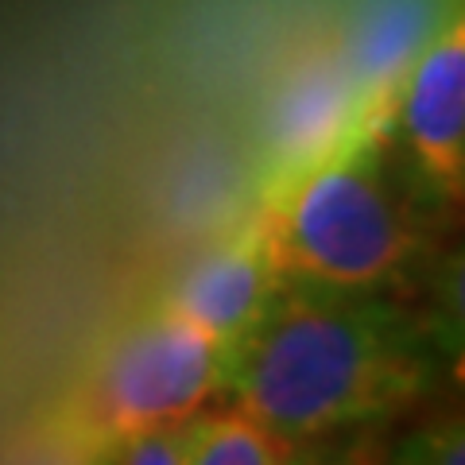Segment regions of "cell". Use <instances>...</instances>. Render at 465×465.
Returning <instances> with one entry per match:
<instances>
[{
    "mask_svg": "<svg viewBox=\"0 0 465 465\" xmlns=\"http://www.w3.org/2000/svg\"><path fill=\"white\" fill-rule=\"evenodd\" d=\"M291 465H388V442L376 427H353L295 446Z\"/></svg>",
    "mask_w": 465,
    "mask_h": 465,
    "instance_id": "9c48e42d",
    "label": "cell"
},
{
    "mask_svg": "<svg viewBox=\"0 0 465 465\" xmlns=\"http://www.w3.org/2000/svg\"><path fill=\"white\" fill-rule=\"evenodd\" d=\"M191 423H171L133 434V439L116 442L109 450V465H186V450H191Z\"/></svg>",
    "mask_w": 465,
    "mask_h": 465,
    "instance_id": "30bf717a",
    "label": "cell"
},
{
    "mask_svg": "<svg viewBox=\"0 0 465 465\" xmlns=\"http://www.w3.org/2000/svg\"><path fill=\"white\" fill-rule=\"evenodd\" d=\"M372 97L396 94H369L353 70L330 63V58L295 74V82L275 101L268 121V186L291 179L295 171L314 163L322 152H330L357 124V116L369 109Z\"/></svg>",
    "mask_w": 465,
    "mask_h": 465,
    "instance_id": "8992f818",
    "label": "cell"
},
{
    "mask_svg": "<svg viewBox=\"0 0 465 465\" xmlns=\"http://www.w3.org/2000/svg\"><path fill=\"white\" fill-rule=\"evenodd\" d=\"M450 330L388 291L280 280L268 311L225 353L222 396L287 446L376 427L442 372Z\"/></svg>",
    "mask_w": 465,
    "mask_h": 465,
    "instance_id": "6da1fadb",
    "label": "cell"
},
{
    "mask_svg": "<svg viewBox=\"0 0 465 465\" xmlns=\"http://www.w3.org/2000/svg\"><path fill=\"white\" fill-rule=\"evenodd\" d=\"M391 109L372 97L330 152L264 191L256 217L283 280L391 291L427 260L423 213L388 167Z\"/></svg>",
    "mask_w": 465,
    "mask_h": 465,
    "instance_id": "7a4b0ae2",
    "label": "cell"
},
{
    "mask_svg": "<svg viewBox=\"0 0 465 465\" xmlns=\"http://www.w3.org/2000/svg\"><path fill=\"white\" fill-rule=\"evenodd\" d=\"M222 345L155 299L105 341L58 430L90 454H109L133 434L206 411L222 396Z\"/></svg>",
    "mask_w": 465,
    "mask_h": 465,
    "instance_id": "3957f363",
    "label": "cell"
},
{
    "mask_svg": "<svg viewBox=\"0 0 465 465\" xmlns=\"http://www.w3.org/2000/svg\"><path fill=\"white\" fill-rule=\"evenodd\" d=\"M388 465H465L461 415H442L434 423L407 430L400 442H391Z\"/></svg>",
    "mask_w": 465,
    "mask_h": 465,
    "instance_id": "ba28073f",
    "label": "cell"
},
{
    "mask_svg": "<svg viewBox=\"0 0 465 465\" xmlns=\"http://www.w3.org/2000/svg\"><path fill=\"white\" fill-rule=\"evenodd\" d=\"M90 465H109V454H101V458H94Z\"/></svg>",
    "mask_w": 465,
    "mask_h": 465,
    "instance_id": "8fae6325",
    "label": "cell"
},
{
    "mask_svg": "<svg viewBox=\"0 0 465 465\" xmlns=\"http://www.w3.org/2000/svg\"><path fill=\"white\" fill-rule=\"evenodd\" d=\"M295 446L275 439L241 407H206L191 423V450L186 465H291Z\"/></svg>",
    "mask_w": 465,
    "mask_h": 465,
    "instance_id": "52a82bcc",
    "label": "cell"
},
{
    "mask_svg": "<svg viewBox=\"0 0 465 465\" xmlns=\"http://www.w3.org/2000/svg\"><path fill=\"white\" fill-rule=\"evenodd\" d=\"M280 280L283 275L275 272L260 217H252L237 232L202 249L174 275L159 302L194 322L202 333H210L222 353H229L268 311Z\"/></svg>",
    "mask_w": 465,
    "mask_h": 465,
    "instance_id": "5b68a950",
    "label": "cell"
},
{
    "mask_svg": "<svg viewBox=\"0 0 465 465\" xmlns=\"http://www.w3.org/2000/svg\"><path fill=\"white\" fill-rule=\"evenodd\" d=\"M400 133L423 194L458 206L465 191V24L454 16L400 82Z\"/></svg>",
    "mask_w": 465,
    "mask_h": 465,
    "instance_id": "277c9868",
    "label": "cell"
}]
</instances>
